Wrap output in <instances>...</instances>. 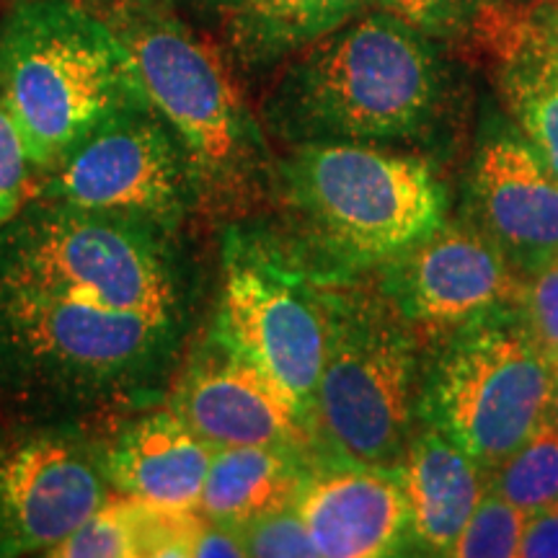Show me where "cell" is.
Returning a JSON list of instances; mask_svg holds the SVG:
<instances>
[{"label":"cell","mask_w":558,"mask_h":558,"mask_svg":"<svg viewBox=\"0 0 558 558\" xmlns=\"http://www.w3.org/2000/svg\"><path fill=\"white\" fill-rule=\"evenodd\" d=\"M194 292L179 228L32 197L0 228V409L83 424L166 401Z\"/></svg>","instance_id":"6da1fadb"},{"label":"cell","mask_w":558,"mask_h":558,"mask_svg":"<svg viewBox=\"0 0 558 558\" xmlns=\"http://www.w3.org/2000/svg\"><path fill=\"white\" fill-rule=\"evenodd\" d=\"M445 96L448 73L427 37L380 11L305 47L279 75L264 117L295 145H378L429 130Z\"/></svg>","instance_id":"7a4b0ae2"},{"label":"cell","mask_w":558,"mask_h":558,"mask_svg":"<svg viewBox=\"0 0 558 558\" xmlns=\"http://www.w3.org/2000/svg\"><path fill=\"white\" fill-rule=\"evenodd\" d=\"M0 99L37 181L83 140L153 107L122 34L73 0H16L0 21Z\"/></svg>","instance_id":"3957f363"},{"label":"cell","mask_w":558,"mask_h":558,"mask_svg":"<svg viewBox=\"0 0 558 558\" xmlns=\"http://www.w3.org/2000/svg\"><path fill=\"white\" fill-rule=\"evenodd\" d=\"M277 177L300 235L331 275L388 264L442 226L445 190L429 163L375 145H295Z\"/></svg>","instance_id":"277c9868"},{"label":"cell","mask_w":558,"mask_h":558,"mask_svg":"<svg viewBox=\"0 0 558 558\" xmlns=\"http://www.w3.org/2000/svg\"><path fill=\"white\" fill-rule=\"evenodd\" d=\"M320 279V277H318ZM326 354L320 367L313 437L331 465L386 469L409 448L416 349L396 313L354 290L320 279Z\"/></svg>","instance_id":"5b68a950"},{"label":"cell","mask_w":558,"mask_h":558,"mask_svg":"<svg viewBox=\"0 0 558 558\" xmlns=\"http://www.w3.org/2000/svg\"><path fill=\"white\" fill-rule=\"evenodd\" d=\"M120 34L153 107L190 150L205 202L239 207L256 197L269 181V150L220 54L163 16L135 19Z\"/></svg>","instance_id":"8992f818"},{"label":"cell","mask_w":558,"mask_h":558,"mask_svg":"<svg viewBox=\"0 0 558 558\" xmlns=\"http://www.w3.org/2000/svg\"><path fill=\"white\" fill-rule=\"evenodd\" d=\"M209 333L259 369L313 435L326 354V313L316 271L300 267L275 241L230 228Z\"/></svg>","instance_id":"52a82bcc"},{"label":"cell","mask_w":558,"mask_h":558,"mask_svg":"<svg viewBox=\"0 0 558 558\" xmlns=\"http://www.w3.org/2000/svg\"><path fill=\"white\" fill-rule=\"evenodd\" d=\"M550 393V357L530 324L494 311L442 349L422 403L435 429L492 473L546 418Z\"/></svg>","instance_id":"ba28073f"},{"label":"cell","mask_w":558,"mask_h":558,"mask_svg":"<svg viewBox=\"0 0 558 558\" xmlns=\"http://www.w3.org/2000/svg\"><path fill=\"white\" fill-rule=\"evenodd\" d=\"M32 197L184 230L205 207L197 166L156 107L117 117L45 173Z\"/></svg>","instance_id":"9c48e42d"},{"label":"cell","mask_w":558,"mask_h":558,"mask_svg":"<svg viewBox=\"0 0 558 558\" xmlns=\"http://www.w3.org/2000/svg\"><path fill=\"white\" fill-rule=\"evenodd\" d=\"M109 497L101 442L81 424L0 429V558L50 556Z\"/></svg>","instance_id":"30bf717a"},{"label":"cell","mask_w":558,"mask_h":558,"mask_svg":"<svg viewBox=\"0 0 558 558\" xmlns=\"http://www.w3.org/2000/svg\"><path fill=\"white\" fill-rule=\"evenodd\" d=\"M166 403L213 450H292L311 458L316 439L279 390L213 333L202 339L173 373Z\"/></svg>","instance_id":"8fae6325"},{"label":"cell","mask_w":558,"mask_h":558,"mask_svg":"<svg viewBox=\"0 0 558 558\" xmlns=\"http://www.w3.org/2000/svg\"><path fill=\"white\" fill-rule=\"evenodd\" d=\"M388 298L403 318L432 326L469 324L514 303L505 254L473 230L439 226L388 262Z\"/></svg>","instance_id":"7c38bea8"},{"label":"cell","mask_w":558,"mask_h":558,"mask_svg":"<svg viewBox=\"0 0 558 558\" xmlns=\"http://www.w3.org/2000/svg\"><path fill=\"white\" fill-rule=\"evenodd\" d=\"M163 403V401H160ZM122 414L101 442L111 492L173 512H199L213 448L177 416L169 403Z\"/></svg>","instance_id":"4fadbf2b"},{"label":"cell","mask_w":558,"mask_h":558,"mask_svg":"<svg viewBox=\"0 0 558 558\" xmlns=\"http://www.w3.org/2000/svg\"><path fill=\"white\" fill-rule=\"evenodd\" d=\"M318 558L393 556L411 541V512L393 471L316 469L298 501Z\"/></svg>","instance_id":"5bb4252c"},{"label":"cell","mask_w":558,"mask_h":558,"mask_svg":"<svg viewBox=\"0 0 558 558\" xmlns=\"http://www.w3.org/2000/svg\"><path fill=\"white\" fill-rule=\"evenodd\" d=\"M473 199L507 262L541 269L558 254V179L518 137H494L473 171Z\"/></svg>","instance_id":"9a60e30c"},{"label":"cell","mask_w":558,"mask_h":558,"mask_svg":"<svg viewBox=\"0 0 558 558\" xmlns=\"http://www.w3.org/2000/svg\"><path fill=\"white\" fill-rule=\"evenodd\" d=\"M411 512V541L448 556L486 494L484 469L439 429L424 432L396 465Z\"/></svg>","instance_id":"2e32d148"},{"label":"cell","mask_w":558,"mask_h":558,"mask_svg":"<svg viewBox=\"0 0 558 558\" xmlns=\"http://www.w3.org/2000/svg\"><path fill=\"white\" fill-rule=\"evenodd\" d=\"M313 460L292 450L220 448L213 452L199 512L228 527H241L262 514L298 507L313 473Z\"/></svg>","instance_id":"e0dca14e"},{"label":"cell","mask_w":558,"mask_h":558,"mask_svg":"<svg viewBox=\"0 0 558 558\" xmlns=\"http://www.w3.org/2000/svg\"><path fill=\"white\" fill-rule=\"evenodd\" d=\"M367 0H241L230 45L246 65H269L339 29Z\"/></svg>","instance_id":"ac0fdd59"},{"label":"cell","mask_w":558,"mask_h":558,"mask_svg":"<svg viewBox=\"0 0 558 558\" xmlns=\"http://www.w3.org/2000/svg\"><path fill=\"white\" fill-rule=\"evenodd\" d=\"M501 86L530 148L558 179V65L525 41H514Z\"/></svg>","instance_id":"d6986e66"},{"label":"cell","mask_w":558,"mask_h":558,"mask_svg":"<svg viewBox=\"0 0 558 558\" xmlns=\"http://www.w3.org/2000/svg\"><path fill=\"white\" fill-rule=\"evenodd\" d=\"M492 476V492L527 514L558 505V422L550 411Z\"/></svg>","instance_id":"ffe728a7"},{"label":"cell","mask_w":558,"mask_h":558,"mask_svg":"<svg viewBox=\"0 0 558 558\" xmlns=\"http://www.w3.org/2000/svg\"><path fill=\"white\" fill-rule=\"evenodd\" d=\"M530 514L525 509L509 505L499 494L488 492L478 507L473 509L471 520L465 522L463 533L452 543L448 556L458 558H512L518 556L522 535H525Z\"/></svg>","instance_id":"44dd1931"},{"label":"cell","mask_w":558,"mask_h":558,"mask_svg":"<svg viewBox=\"0 0 558 558\" xmlns=\"http://www.w3.org/2000/svg\"><path fill=\"white\" fill-rule=\"evenodd\" d=\"M241 533L246 556L259 558H318L308 527L298 507L279 509L235 527Z\"/></svg>","instance_id":"7402d4cb"},{"label":"cell","mask_w":558,"mask_h":558,"mask_svg":"<svg viewBox=\"0 0 558 558\" xmlns=\"http://www.w3.org/2000/svg\"><path fill=\"white\" fill-rule=\"evenodd\" d=\"M37 173L26 153L24 137L0 99V228L9 226L32 199Z\"/></svg>","instance_id":"603a6c76"},{"label":"cell","mask_w":558,"mask_h":558,"mask_svg":"<svg viewBox=\"0 0 558 558\" xmlns=\"http://www.w3.org/2000/svg\"><path fill=\"white\" fill-rule=\"evenodd\" d=\"M527 324L548 357L558 354V254L543 264L525 295Z\"/></svg>","instance_id":"cb8c5ba5"},{"label":"cell","mask_w":558,"mask_h":558,"mask_svg":"<svg viewBox=\"0 0 558 558\" xmlns=\"http://www.w3.org/2000/svg\"><path fill=\"white\" fill-rule=\"evenodd\" d=\"M386 5L418 32H437L458 24L473 0H386Z\"/></svg>","instance_id":"d4e9b609"},{"label":"cell","mask_w":558,"mask_h":558,"mask_svg":"<svg viewBox=\"0 0 558 558\" xmlns=\"http://www.w3.org/2000/svg\"><path fill=\"white\" fill-rule=\"evenodd\" d=\"M518 556L558 558V505L530 514Z\"/></svg>","instance_id":"484cf974"},{"label":"cell","mask_w":558,"mask_h":558,"mask_svg":"<svg viewBox=\"0 0 558 558\" xmlns=\"http://www.w3.org/2000/svg\"><path fill=\"white\" fill-rule=\"evenodd\" d=\"M518 41L535 47V50L558 65V3L546 5L538 16L530 19L525 26H520Z\"/></svg>","instance_id":"4316f807"},{"label":"cell","mask_w":558,"mask_h":558,"mask_svg":"<svg viewBox=\"0 0 558 558\" xmlns=\"http://www.w3.org/2000/svg\"><path fill=\"white\" fill-rule=\"evenodd\" d=\"M550 373H554V393H550V416L558 422V354L550 357Z\"/></svg>","instance_id":"83f0119b"},{"label":"cell","mask_w":558,"mask_h":558,"mask_svg":"<svg viewBox=\"0 0 558 558\" xmlns=\"http://www.w3.org/2000/svg\"><path fill=\"white\" fill-rule=\"evenodd\" d=\"M135 3H145V5H156L160 0H135Z\"/></svg>","instance_id":"f1b7e54d"},{"label":"cell","mask_w":558,"mask_h":558,"mask_svg":"<svg viewBox=\"0 0 558 558\" xmlns=\"http://www.w3.org/2000/svg\"><path fill=\"white\" fill-rule=\"evenodd\" d=\"M220 3H226V5H239L241 0H220Z\"/></svg>","instance_id":"f546056e"},{"label":"cell","mask_w":558,"mask_h":558,"mask_svg":"<svg viewBox=\"0 0 558 558\" xmlns=\"http://www.w3.org/2000/svg\"><path fill=\"white\" fill-rule=\"evenodd\" d=\"M0 411H3V409H0Z\"/></svg>","instance_id":"4dcf8cb0"}]
</instances>
